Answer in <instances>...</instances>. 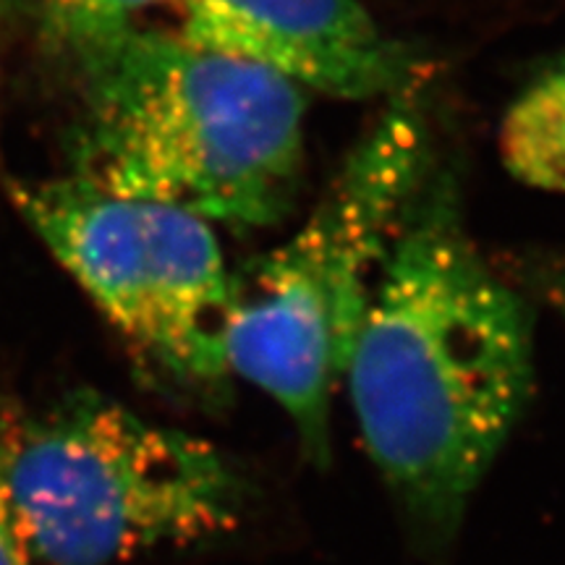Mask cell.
Segmentation results:
<instances>
[{
  "mask_svg": "<svg viewBox=\"0 0 565 565\" xmlns=\"http://www.w3.org/2000/svg\"><path fill=\"white\" fill-rule=\"evenodd\" d=\"M175 34L294 87L341 100H391L419 84L414 53L359 0H171Z\"/></svg>",
  "mask_w": 565,
  "mask_h": 565,
  "instance_id": "8992f818",
  "label": "cell"
},
{
  "mask_svg": "<svg viewBox=\"0 0 565 565\" xmlns=\"http://www.w3.org/2000/svg\"><path fill=\"white\" fill-rule=\"evenodd\" d=\"M11 194L53 257L152 370L204 395L228 385L233 273L215 225L103 192L79 175L13 183Z\"/></svg>",
  "mask_w": 565,
  "mask_h": 565,
  "instance_id": "5b68a950",
  "label": "cell"
},
{
  "mask_svg": "<svg viewBox=\"0 0 565 565\" xmlns=\"http://www.w3.org/2000/svg\"><path fill=\"white\" fill-rule=\"evenodd\" d=\"M0 565H38L0 479Z\"/></svg>",
  "mask_w": 565,
  "mask_h": 565,
  "instance_id": "9c48e42d",
  "label": "cell"
},
{
  "mask_svg": "<svg viewBox=\"0 0 565 565\" xmlns=\"http://www.w3.org/2000/svg\"><path fill=\"white\" fill-rule=\"evenodd\" d=\"M82 66L79 179L231 228H267L291 212L303 175L299 87L147 26Z\"/></svg>",
  "mask_w": 565,
  "mask_h": 565,
  "instance_id": "7a4b0ae2",
  "label": "cell"
},
{
  "mask_svg": "<svg viewBox=\"0 0 565 565\" xmlns=\"http://www.w3.org/2000/svg\"><path fill=\"white\" fill-rule=\"evenodd\" d=\"M532 282L553 312L565 322V254L545 257L532 267Z\"/></svg>",
  "mask_w": 565,
  "mask_h": 565,
  "instance_id": "30bf717a",
  "label": "cell"
},
{
  "mask_svg": "<svg viewBox=\"0 0 565 565\" xmlns=\"http://www.w3.org/2000/svg\"><path fill=\"white\" fill-rule=\"evenodd\" d=\"M500 154L513 179L565 194V58L529 84L508 108Z\"/></svg>",
  "mask_w": 565,
  "mask_h": 565,
  "instance_id": "52a82bcc",
  "label": "cell"
},
{
  "mask_svg": "<svg viewBox=\"0 0 565 565\" xmlns=\"http://www.w3.org/2000/svg\"><path fill=\"white\" fill-rule=\"evenodd\" d=\"M424 168L427 126L416 84L385 100L307 221L233 273L225 330L231 380L270 395L315 466L333 458L330 398Z\"/></svg>",
  "mask_w": 565,
  "mask_h": 565,
  "instance_id": "3957f363",
  "label": "cell"
},
{
  "mask_svg": "<svg viewBox=\"0 0 565 565\" xmlns=\"http://www.w3.org/2000/svg\"><path fill=\"white\" fill-rule=\"evenodd\" d=\"M408 204L359 324L343 383L404 519L448 545L524 414L532 322L461 223L448 183Z\"/></svg>",
  "mask_w": 565,
  "mask_h": 565,
  "instance_id": "6da1fadb",
  "label": "cell"
},
{
  "mask_svg": "<svg viewBox=\"0 0 565 565\" xmlns=\"http://www.w3.org/2000/svg\"><path fill=\"white\" fill-rule=\"evenodd\" d=\"M11 6H13V0H0V19H3L6 13H9Z\"/></svg>",
  "mask_w": 565,
  "mask_h": 565,
  "instance_id": "8fae6325",
  "label": "cell"
},
{
  "mask_svg": "<svg viewBox=\"0 0 565 565\" xmlns=\"http://www.w3.org/2000/svg\"><path fill=\"white\" fill-rule=\"evenodd\" d=\"M0 479L38 565L207 545L246 505L242 475L215 445L92 395L0 433Z\"/></svg>",
  "mask_w": 565,
  "mask_h": 565,
  "instance_id": "277c9868",
  "label": "cell"
},
{
  "mask_svg": "<svg viewBox=\"0 0 565 565\" xmlns=\"http://www.w3.org/2000/svg\"><path fill=\"white\" fill-rule=\"evenodd\" d=\"M158 3L162 0H45L55 34L79 61L145 26L141 19Z\"/></svg>",
  "mask_w": 565,
  "mask_h": 565,
  "instance_id": "ba28073f",
  "label": "cell"
}]
</instances>
